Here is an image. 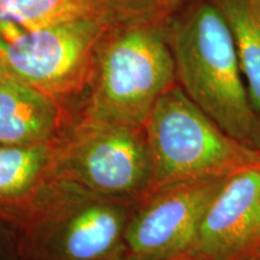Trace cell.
Returning a JSON list of instances; mask_svg holds the SVG:
<instances>
[{
  "instance_id": "1",
  "label": "cell",
  "mask_w": 260,
  "mask_h": 260,
  "mask_svg": "<svg viewBox=\"0 0 260 260\" xmlns=\"http://www.w3.org/2000/svg\"><path fill=\"white\" fill-rule=\"evenodd\" d=\"M132 205L52 176L5 219L14 226L22 260H128Z\"/></svg>"
},
{
  "instance_id": "2",
  "label": "cell",
  "mask_w": 260,
  "mask_h": 260,
  "mask_svg": "<svg viewBox=\"0 0 260 260\" xmlns=\"http://www.w3.org/2000/svg\"><path fill=\"white\" fill-rule=\"evenodd\" d=\"M169 44L182 89L228 135L260 153V117L223 10L206 2L195 5L175 24Z\"/></svg>"
},
{
  "instance_id": "3",
  "label": "cell",
  "mask_w": 260,
  "mask_h": 260,
  "mask_svg": "<svg viewBox=\"0 0 260 260\" xmlns=\"http://www.w3.org/2000/svg\"><path fill=\"white\" fill-rule=\"evenodd\" d=\"M144 130L152 165L151 190L178 182L228 177L260 161L259 152L228 135L182 87L172 86L159 98Z\"/></svg>"
},
{
  "instance_id": "4",
  "label": "cell",
  "mask_w": 260,
  "mask_h": 260,
  "mask_svg": "<svg viewBox=\"0 0 260 260\" xmlns=\"http://www.w3.org/2000/svg\"><path fill=\"white\" fill-rule=\"evenodd\" d=\"M93 70L84 117L132 126H144L155 103L176 80L170 44L158 29L142 23L104 38Z\"/></svg>"
},
{
  "instance_id": "5",
  "label": "cell",
  "mask_w": 260,
  "mask_h": 260,
  "mask_svg": "<svg viewBox=\"0 0 260 260\" xmlns=\"http://www.w3.org/2000/svg\"><path fill=\"white\" fill-rule=\"evenodd\" d=\"M53 176L116 199L146 195L152 165L144 126L83 117L58 142Z\"/></svg>"
},
{
  "instance_id": "6",
  "label": "cell",
  "mask_w": 260,
  "mask_h": 260,
  "mask_svg": "<svg viewBox=\"0 0 260 260\" xmlns=\"http://www.w3.org/2000/svg\"><path fill=\"white\" fill-rule=\"evenodd\" d=\"M112 17L80 18L0 41V60L10 76L54 99L70 95L92 75Z\"/></svg>"
},
{
  "instance_id": "7",
  "label": "cell",
  "mask_w": 260,
  "mask_h": 260,
  "mask_svg": "<svg viewBox=\"0 0 260 260\" xmlns=\"http://www.w3.org/2000/svg\"><path fill=\"white\" fill-rule=\"evenodd\" d=\"M228 177L178 182L146 194L126 224L128 259L171 260L187 255L207 207Z\"/></svg>"
},
{
  "instance_id": "8",
  "label": "cell",
  "mask_w": 260,
  "mask_h": 260,
  "mask_svg": "<svg viewBox=\"0 0 260 260\" xmlns=\"http://www.w3.org/2000/svg\"><path fill=\"white\" fill-rule=\"evenodd\" d=\"M260 237V169L234 172L211 201L188 253L217 259Z\"/></svg>"
},
{
  "instance_id": "9",
  "label": "cell",
  "mask_w": 260,
  "mask_h": 260,
  "mask_svg": "<svg viewBox=\"0 0 260 260\" xmlns=\"http://www.w3.org/2000/svg\"><path fill=\"white\" fill-rule=\"evenodd\" d=\"M63 128L57 99L9 74L0 79V145L54 142Z\"/></svg>"
},
{
  "instance_id": "10",
  "label": "cell",
  "mask_w": 260,
  "mask_h": 260,
  "mask_svg": "<svg viewBox=\"0 0 260 260\" xmlns=\"http://www.w3.org/2000/svg\"><path fill=\"white\" fill-rule=\"evenodd\" d=\"M58 141L0 145V216L24 206L53 176Z\"/></svg>"
},
{
  "instance_id": "11",
  "label": "cell",
  "mask_w": 260,
  "mask_h": 260,
  "mask_svg": "<svg viewBox=\"0 0 260 260\" xmlns=\"http://www.w3.org/2000/svg\"><path fill=\"white\" fill-rule=\"evenodd\" d=\"M99 15L113 16L107 0H0V41Z\"/></svg>"
},
{
  "instance_id": "12",
  "label": "cell",
  "mask_w": 260,
  "mask_h": 260,
  "mask_svg": "<svg viewBox=\"0 0 260 260\" xmlns=\"http://www.w3.org/2000/svg\"><path fill=\"white\" fill-rule=\"evenodd\" d=\"M222 10L232 29L247 92L260 117V16L247 0H224Z\"/></svg>"
},
{
  "instance_id": "13",
  "label": "cell",
  "mask_w": 260,
  "mask_h": 260,
  "mask_svg": "<svg viewBox=\"0 0 260 260\" xmlns=\"http://www.w3.org/2000/svg\"><path fill=\"white\" fill-rule=\"evenodd\" d=\"M0 260H22L14 226L0 216Z\"/></svg>"
},
{
  "instance_id": "14",
  "label": "cell",
  "mask_w": 260,
  "mask_h": 260,
  "mask_svg": "<svg viewBox=\"0 0 260 260\" xmlns=\"http://www.w3.org/2000/svg\"><path fill=\"white\" fill-rule=\"evenodd\" d=\"M107 2H109V5L111 8L112 12H115L118 9L134 10L142 8V6L149 4L153 0H107Z\"/></svg>"
},
{
  "instance_id": "15",
  "label": "cell",
  "mask_w": 260,
  "mask_h": 260,
  "mask_svg": "<svg viewBox=\"0 0 260 260\" xmlns=\"http://www.w3.org/2000/svg\"><path fill=\"white\" fill-rule=\"evenodd\" d=\"M247 3H248V4L251 5V8L260 16V0H247Z\"/></svg>"
},
{
  "instance_id": "16",
  "label": "cell",
  "mask_w": 260,
  "mask_h": 260,
  "mask_svg": "<svg viewBox=\"0 0 260 260\" xmlns=\"http://www.w3.org/2000/svg\"><path fill=\"white\" fill-rule=\"evenodd\" d=\"M5 74H6V71H5V69H4V67H3L2 60H0V79H2V77L4 76Z\"/></svg>"
},
{
  "instance_id": "17",
  "label": "cell",
  "mask_w": 260,
  "mask_h": 260,
  "mask_svg": "<svg viewBox=\"0 0 260 260\" xmlns=\"http://www.w3.org/2000/svg\"><path fill=\"white\" fill-rule=\"evenodd\" d=\"M181 258V256H180ZM180 258H176V259H171V260H180ZM128 260H133V259H128Z\"/></svg>"
}]
</instances>
